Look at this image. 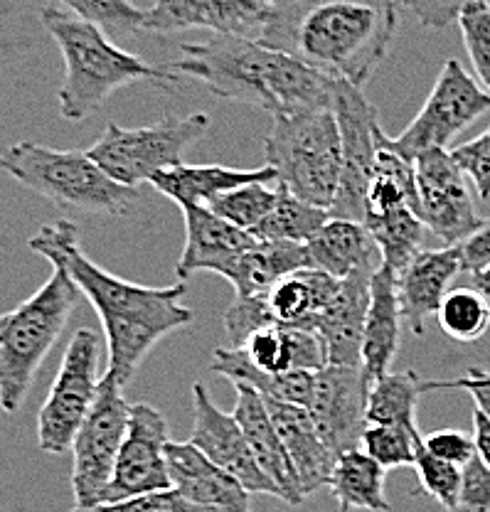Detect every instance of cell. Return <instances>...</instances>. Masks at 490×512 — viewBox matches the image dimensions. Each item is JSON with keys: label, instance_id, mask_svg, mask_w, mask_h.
Returning a JSON list of instances; mask_svg holds the SVG:
<instances>
[{"label": "cell", "instance_id": "cell-5", "mask_svg": "<svg viewBox=\"0 0 490 512\" xmlns=\"http://www.w3.org/2000/svg\"><path fill=\"white\" fill-rule=\"evenodd\" d=\"M82 291L60 264L28 301L5 313L0 330V409L15 414L28 399L37 370L65 333Z\"/></svg>", "mask_w": 490, "mask_h": 512}, {"label": "cell", "instance_id": "cell-49", "mask_svg": "<svg viewBox=\"0 0 490 512\" xmlns=\"http://www.w3.org/2000/svg\"><path fill=\"white\" fill-rule=\"evenodd\" d=\"M473 444H476V456L490 468V419L481 409L473 412Z\"/></svg>", "mask_w": 490, "mask_h": 512}, {"label": "cell", "instance_id": "cell-34", "mask_svg": "<svg viewBox=\"0 0 490 512\" xmlns=\"http://www.w3.org/2000/svg\"><path fill=\"white\" fill-rule=\"evenodd\" d=\"M365 229L380 247L382 264L390 266L397 276L407 269L414 256L422 252L424 234L429 232L419 212L412 207L370 217V220H365Z\"/></svg>", "mask_w": 490, "mask_h": 512}, {"label": "cell", "instance_id": "cell-4", "mask_svg": "<svg viewBox=\"0 0 490 512\" xmlns=\"http://www.w3.org/2000/svg\"><path fill=\"white\" fill-rule=\"evenodd\" d=\"M40 20L65 60V82L57 94L62 119H87L106 104L111 94L131 84L153 82L158 87H170L180 82L178 74L121 50L97 25L74 18L57 5H47Z\"/></svg>", "mask_w": 490, "mask_h": 512}, {"label": "cell", "instance_id": "cell-16", "mask_svg": "<svg viewBox=\"0 0 490 512\" xmlns=\"http://www.w3.org/2000/svg\"><path fill=\"white\" fill-rule=\"evenodd\" d=\"M193 414L195 421L190 444L200 448L215 466H220L232 478H237L249 493L281 498L274 480L266 476L257 458H254L239 421L234 419V414L222 412L212 402L210 392L202 382L193 384Z\"/></svg>", "mask_w": 490, "mask_h": 512}, {"label": "cell", "instance_id": "cell-41", "mask_svg": "<svg viewBox=\"0 0 490 512\" xmlns=\"http://www.w3.org/2000/svg\"><path fill=\"white\" fill-rule=\"evenodd\" d=\"M414 471H417L419 483H422L424 493L431 495L436 503L441 505L446 512L454 510L458 503V495L463 488V468L456 463L441 461L434 453H429L422 448L414 463Z\"/></svg>", "mask_w": 490, "mask_h": 512}, {"label": "cell", "instance_id": "cell-27", "mask_svg": "<svg viewBox=\"0 0 490 512\" xmlns=\"http://www.w3.org/2000/svg\"><path fill=\"white\" fill-rule=\"evenodd\" d=\"M313 269H321L333 279L343 281L360 269H380L382 254L365 224L330 220L306 242Z\"/></svg>", "mask_w": 490, "mask_h": 512}, {"label": "cell", "instance_id": "cell-53", "mask_svg": "<svg viewBox=\"0 0 490 512\" xmlns=\"http://www.w3.org/2000/svg\"><path fill=\"white\" fill-rule=\"evenodd\" d=\"M3 325H5V316H0V330H3Z\"/></svg>", "mask_w": 490, "mask_h": 512}, {"label": "cell", "instance_id": "cell-31", "mask_svg": "<svg viewBox=\"0 0 490 512\" xmlns=\"http://www.w3.org/2000/svg\"><path fill=\"white\" fill-rule=\"evenodd\" d=\"M212 372L227 377L234 384H249L257 389L264 399L271 402L296 404V407H308L313 394V382L316 375L313 372H286V375H269V372L257 370L249 365L242 350L237 348H222L215 350L212 357Z\"/></svg>", "mask_w": 490, "mask_h": 512}, {"label": "cell", "instance_id": "cell-43", "mask_svg": "<svg viewBox=\"0 0 490 512\" xmlns=\"http://www.w3.org/2000/svg\"><path fill=\"white\" fill-rule=\"evenodd\" d=\"M72 512H212L200 505L190 503L188 498L178 493L175 488L161 490V493L138 495V498L121 500V503H106L97 508H74Z\"/></svg>", "mask_w": 490, "mask_h": 512}, {"label": "cell", "instance_id": "cell-8", "mask_svg": "<svg viewBox=\"0 0 490 512\" xmlns=\"http://www.w3.org/2000/svg\"><path fill=\"white\" fill-rule=\"evenodd\" d=\"M207 126L205 114H170L141 128H121L109 121L87 153L109 178L136 190V185L151 183L158 173L183 163L185 151L205 136Z\"/></svg>", "mask_w": 490, "mask_h": 512}, {"label": "cell", "instance_id": "cell-52", "mask_svg": "<svg viewBox=\"0 0 490 512\" xmlns=\"http://www.w3.org/2000/svg\"><path fill=\"white\" fill-rule=\"evenodd\" d=\"M257 3H264V5H269V8H271V5H276L279 0H257Z\"/></svg>", "mask_w": 490, "mask_h": 512}, {"label": "cell", "instance_id": "cell-46", "mask_svg": "<svg viewBox=\"0 0 490 512\" xmlns=\"http://www.w3.org/2000/svg\"><path fill=\"white\" fill-rule=\"evenodd\" d=\"M424 448L429 453H434L441 461L456 463V466H466L473 456H476V444H473V436L463 434L458 429H441L434 431L424 439Z\"/></svg>", "mask_w": 490, "mask_h": 512}, {"label": "cell", "instance_id": "cell-7", "mask_svg": "<svg viewBox=\"0 0 490 512\" xmlns=\"http://www.w3.org/2000/svg\"><path fill=\"white\" fill-rule=\"evenodd\" d=\"M0 168L52 205L87 215H126L136 190L119 185L89 153L55 151L35 141H18L0 153Z\"/></svg>", "mask_w": 490, "mask_h": 512}, {"label": "cell", "instance_id": "cell-10", "mask_svg": "<svg viewBox=\"0 0 490 512\" xmlns=\"http://www.w3.org/2000/svg\"><path fill=\"white\" fill-rule=\"evenodd\" d=\"M488 111L490 92L461 67V62L446 60L422 111L392 138V148L412 163L426 151H449L454 138Z\"/></svg>", "mask_w": 490, "mask_h": 512}, {"label": "cell", "instance_id": "cell-9", "mask_svg": "<svg viewBox=\"0 0 490 512\" xmlns=\"http://www.w3.org/2000/svg\"><path fill=\"white\" fill-rule=\"evenodd\" d=\"M101 338L92 328H82L69 340L60 372L37 414V444L45 453L62 456L72 451L84 419L99 397Z\"/></svg>", "mask_w": 490, "mask_h": 512}, {"label": "cell", "instance_id": "cell-6", "mask_svg": "<svg viewBox=\"0 0 490 512\" xmlns=\"http://www.w3.org/2000/svg\"><path fill=\"white\" fill-rule=\"evenodd\" d=\"M264 153L276 185L330 212L343 173V138L333 109L274 116Z\"/></svg>", "mask_w": 490, "mask_h": 512}, {"label": "cell", "instance_id": "cell-11", "mask_svg": "<svg viewBox=\"0 0 490 512\" xmlns=\"http://www.w3.org/2000/svg\"><path fill=\"white\" fill-rule=\"evenodd\" d=\"M129 419L131 404L126 402L124 387L111 372H104L97 402L72 446V490L77 508H97L104 500L114 478L116 458L129 434Z\"/></svg>", "mask_w": 490, "mask_h": 512}, {"label": "cell", "instance_id": "cell-13", "mask_svg": "<svg viewBox=\"0 0 490 512\" xmlns=\"http://www.w3.org/2000/svg\"><path fill=\"white\" fill-rule=\"evenodd\" d=\"M419 217L444 247L468 242L483 227L476 190L451 151H426L414 160Z\"/></svg>", "mask_w": 490, "mask_h": 512}, {"label": "cell", "instance_id": "cell-3", "mask_svg": "<svg viewBox=\"0 0 490 512\" xmlns=\"http://www.w3.org/2000/svg\"><path fill=\"white\" fill-rule=\"evenodd\" d=\"M165 69L197 79L220 99L259 106L274 116L333 109L338 87V79L239 35H212L183 45L180 60Z\"/></svg>", "mask_w": 490, "mask_h": 512}, {"label": "cell", "instance_id": "cell-21", "mask_svg": "<svg viewBox=\"0 0 490 512\" xmlns=\"http://www.w3.org/2000/svg\"><path fill=\"white\" fill-rule=\"evenodd\" d=\"M375 271L360 269L340 281L335 298L316 320V333L326 343L330 365H362V338H365Z\"/></svg>", "mask_w": 490, "mask_h": 512}, {"label": "cell", "instance_id": "cell-30", "mask_svg": "<svg viewBox=\"0 0 490 512\" xmlns=\"http://www.w3.org/2000/svg\"><path fill=\"white\" fill-rule=\"evenodd\" d=\"M385 478L387 471L375 458L367 456L362 448H353L338 456L328 488L333 490L340 512H392L385 495Z\"/></svg>", "mask_w": 490, "mask_h": 512}, {"label": "cell", "instance_id": "cell-26", "mask_svg": "<svg viewBox=\"0 0 490 512\" xmlns=\"http://www.w3.org/2000/svg\"><path fill=\"white\" fill-rule=\"evenodd\" d=\"M402 306H399L397 274L382 264L372 276V298L367 311L365 338H362V370L370 384L390 375V367L399 352V325H402Z\"/></svg>", "mask_w": 490, "mask_h": 512}, {"label": "cell", "instance_id": "cell-29", "mask_svg": "<svg viewBox=\"0 0 490 512\" xmlns=\"http://www.w3.org/2000/svg\"><path fill=\"white\" fill-rule=\"evenodd\" d=\"M301 269H313L306 244L298 242H259L234 261L222 279L234 286L239 298L262 296L276 281Z\"/></svg>", "mask_w": 490, "mask_h": 512}, {"label": "cell", "instance_id": "cell-42", "mask_svg": "<svg viewBox=\"0 0 490 512\" xmlns=\"http://www.w3.org/2000/svg\"><path fill=\"white\" fill-rule=\"evenodd\" d=\"M451 156L471 180L476 195L481 200H490V128L473 141L451 148Z\"/></svg>", "mask_w": 490, "mask_h": 512}, {"label": "cell", "instance_id": "cell-2", "mask_svg": "<svg viewBox=\"0 0 490 512\" xmlns=\"http://www.w3.org/2000/svg\"><path fill=\"white\" fill-rule=\"evenodd\" d=\"M399 0H279L262 37L330 79L365 87L399 28Z\"/></svg>", "mask_w": 490, "mask_h": 512}, {"label": "cell", "instance_id": "cell-50", "mask_svg": "<svg viewBox=\"0 0 490 512\" xmlns=\"http://www.w3.org/2000/svg\"><path fill=\"white\" fill-rule=\"evenodd\" d=\"M458 380H463L468 384H483V387H490V372L476 370V367H471V370H468L463 377H458Z\"/></svg>", "mask_w": 490, "mask_h": 512}, {"label": "cell", "instance_id": "cell-25", "mask_svg": "<svg viewBox=\"0 0 490 512\" xmlns=\"http://www.w3.org/2000/svg\"><path fill=\"white\" fill-rule=\"evenodd\" d=\"M249 183H276L274 168L244 170V168H227V165H175V168L163 170L151 185L165 197L175 202L178 207H210L212 202L229 190H237Z\"/></svg>", "mask_w": 490, "mask_h": 512}, {"label": "cell", "instance_id": "cell-23", "mask_svg": "<svg viewBox=\"0 0 490 512\" xmlns=\"http://www.w3.org/2000/svg\"><path fill=\"white\" fill-rule=\"evenodd\" d=\"M237 387V402H234V419L242 426L247 444L252 448L254 458L262 466V471L276 483L281 500L289 505H301L303 495L298 490V480L291 466V458L286 453L284 441L271 421L266 402L257 389L249 384H234Z\"/></svg>", "mask_w": 490, "mask_h": 512}, {"label": "cell", "instance_id": "cell-38", "mask_svg": "<svg viewBox=\"0 0 490 512\" xmlns=\"http://www.w3.org/2000/svg\"><path fill=\"white\" fill-rule=\"evenodd\" d=\"M50 3L111 35H131L143 30L146 23V10L136 8L131 0H50Z\"/></svg>", "mask_w": 490, "mask_h": 512}, {"label": "cell", "instance_id": "cell-44", "mask_svg": "<svg viewBox=\"0 0 490 512\" xmlns=\"http://www.w3.org/2000/svg\"><path fill=\"white\" fill-rule=\"evenodd\" d=\"M449 512H490V468L478 456L463 466V488Z\"/></svg>", "mask_w": 490, "mask_h": 512}, {"label": "cell", "instance_id": "cell-39", "mask_svg": "<svg viewBox=\"0 0 490 512\" xmlns=\"http://www.w3.org/2000/svg\"><path fill=\"white\" fill-rule=\"evenodd\" d=\"M360 448L385 471H390V468L414 466L419 451L424 448V439L422 434H412L402 426H367Z\"/></svg>", "mask_w": 490, "mask_h": 512}, {"label": "cell", "instance_id": "cell-37", "mask_svg": "<svg viewBox=\"0 0 490 512\" xmlns=\"http://www.w3.org/2000/svg\"><path fill=\"white\" fill-rule=\"evenodd\" d=\"M276 200H279V185L269 188V183H249L217 197L210 210L234 227L252 234L271 215Z\"/></svg>", "mask_w": 490, "mask_h": 512}, {"label": "cell", "instance_id": "cell-24", "mask_svg": "<svg viewBox=\"0 0 490 512\" xmlns=\"http://www.w3.org/2000/svg\"><path fill=\"white\" fill-rule=\"evenodd\" d=\"M249 365L269 375H286V372H321L328 367V350L321 335L308 328H291V325H271L244 340L242 348Z\"/></svg>", "mask_w": 490, "mask_h": 512}, {"label": "cell", "instance_id": "cell-45", "mask_svg": "<svg viewBox=\"0 0 490 512\" xmlns=\"http://www.w3.org/2000/svg\"><path fill=\"white\" fill-rule=\"evenodd\" d=\"M399 3L407 5L426 28L444 30L456 23L463 8H468L471 3L490 5V0H399Z\"/></svg>", "mask_w": 490, "mask_h": 512}, {"label": "cell", "instance_id": "cell-14", "mask_svg": "<svg viewBox=\"0 0 490 512\" xmlns=\"http://www.w3.org/2000/svg\"><path fill=\"white\" fill-rule=\"evenodd\" d=\"M165 446H168L165 416L151 404H131L129 434L116 458L114 478L106 488L101 505L173 488L168 461H165Z\"/></svg>", "mask_w": 490, "mask_h": 512}, {"label": "cell", "instance_id": "cell-32", "mask_svg": "<svg viewBox=\"0 0 490 512\" xmlns=\"http://www.w3.org/2000/svg\"><path fill=\"white\" fill-rule=\"evenodd\" d=\"M402 207H412V210L419 212L417 175H414L412 160L399 156L392 148V138L385 133L380 143V151H377L370 190H367L365 220L402 210Z\"/></svg>", "mask_w": 490, "mask_h": 512}, {"label": "cell", "instance_id": "cell-36", "mask_svg": "<svg viewBox=\"0 0 490 512\" xmlns=\"http://www.w3.org/2000/svg\"><path fill=\"white\" fill-rule=\"evenodd\" d=\"M436 320L456 343H476L490 328V298L476 286L451 288L436 313Z\"/></svg>", "mask_w": 490, "mask_h": 512}, {"label": "cell", "instance_id": "cell-28", "mask_svg": "<svg viewBox=\"0 0 490 512\" xmlns=\"http://www.w3.org/2000/svg\"><path fill=\"white\" fill-rule=\"evenodd\" d=\"M340 281L321 269H301L276 281L264 293L274 325L316 330V320L338 293Z\"/></svg>", "mask_w": 490, "mask_h": 512}, {"label": "cell", "instance_id": "cell-35", "mask_svg": "<svg viewBox=\"0 0 490 512\" xmlns=\"http://www.w3.org/2000/svg\"><path fill=\"white\" fill-rule=\"evenodd\" d=\"M330 220V212L311 202L298 200L289 190L279 185V200L266 220L254 229L259 242H298L306 244L318 229Z\"/></svg>", "mask_w": 490, "mask_h": 512}, {"label": "cell", "instance_id": "cell-15", "mask_svg": "<svg viewBox=\"0 0 490 512\" xmlns=\"http://www.w3.org/2000/svg\"><path fill=\"white\" fill-rule=\"evenodd\" d=\"M370 380L362 365H328L316 372L308 414L335 458L360 448L367 424Z\"/></svg>", "mask_w": 490, "mask_h": 512}, {"label": "cell", "instance_id": "cell-1", "mask_svg": "<svg viewBox=\"0 0 490 512\" xmlns=\"http://www.w3.org/2000/svg\"><path fill=\"white\" fill-rule=\"evenodd\" d=\"M30 249L60 264L97 308L106 335V372L126 387L146 355L173 330L193 323V311L183 306L185 284L141 286L109 274L94 264L79 247V227L60 220L42 227L30 239Z\"/></svg>", "mask_w": 490, "mask_h": 512}, {"label": "cell", "instance_id": "cell-47", "mask_svg": "<svg viewBox=\"0 0 490 512\" xmlns=\"http://www.w3.org/2000/svg\"><path fill=\"white\" fill-rule=\"evenodd\" d=\"M463 254V271L468 274H481L490 266V222L483 224L468 242L461 244Z\"/></svg>", "mask_w": 490, "mask_h": 512}, {"label": "cell", "instance_id": "cell-33", "mask_svg": "<svg viewBox=\"0 0 490 512\" xmlns=\"http://www.w3.org/2000/svg\"><path fill=\"white\" fill-rule=\"evenodd\" d=\"M422 392V377L414 370L390 372L372 382L367 397V424L370 426H402L419 434L417 404Z\"/></svg>", "mask_w": 490, "mask_h": 512}, {"label": "cell", "instance_id": "cell-20", "mask_svg": "<svg viewBox=\"0 0 490 512\" xmlns=\"http://www.w3.org/2000/svg\"><path fill=\"white\" fill-rule=\"evenodd\" d=\"M461 271L463 254L458 244V247L422 249L397 276L399 306L414 335H424L426 320L439 313L446 293L451 291V281Z\"/></svg>", "mask_w": 490, "mask_h": 512}, {"label": "cell", "instance_id": "cell-18", "mask_svg": "<svg viewBox=\"0 0 490 512\" xmlns=\"http://www.w3.org/2000/svg\"><path fill=\"white\" fill-rule=\"evenodd\" d=\"M173 488L190 503L212 512H252L249 490L210 461L195 444L168 441L165 446Z\"/></svg>", "mask_w": 490, "mask_h": 512}, {"label": "cell", "instance_id": "cell-40", "mask_svg": "<svg viewBox=\"0 0 490 512\" xmlns=\"http://www.w3.org/2000/svg\"><path fill=\"white\" fill-rule=\"evenodd\" d=\"M456 23L461 28L463 47L473 64L476 79L490 92V5L471 3L461 10Z\"/></svg>", "mask_w": 490, "mask_h": 512}, {"label": "cell", "instance_id": "cell-17", "mask_svg": "<svg viewBox=\"0 0 490 512\" xmlns=\"http://www.w3.org/2000/svg\"><path fill=\"white\" fill-rule=\"evenodd\" d=\"M271 8L257 0H156L146 10L143 30L170 32L205 28L215 35H239L259 40Z\"/></svg>", "mask_w": 490, "mask_h": 512}, {"label": "cell", "instance_id": "cell-12", "mask_svg": "<svg viewBox=\"0 0 490 512\" xmlns=\"http://www.w3.org/2000/svg\"><path fill=\"white\" fill-rule=\"evenodd\" d=\"M333 111L343 138V173H340L338 197L330 207V217L362 224L367 190L385 131L377 121V109L365 99L362 89L340 79L335 87Z\"/></svg>", "mask_w": 490, "mask_h": 512}, {"label": "cell", "instance_id": "cell-22", "mask_svg": "<svg viewBox=\"0 0 490 512\" xmlns=\"http://www.w3.org/2000/svg\"><path fill=\"white\" fill-rule=\"evenodd\" d=\"M264 402L276 431H279L281 441H284L286 453L291 458V466H294L298 480V490H301L303 500H306L318 488L330 485L338 458L326 446L316 421H313V416L308 414L306 407L271 402V399H264Z\"/></svg>", "mask_w": 490, "mask_h": 512}, {"label": "cell", "instance_id": "cell-51", "mask_svg": "<svg viewBox=\"0 0 490 512\" xmlns=\"http://www.w3.org/2000/svg\"><path fill=\"white\" fill-rule=\"evenodd\" d=\"M473 286H476L478 291L486 293V296L490 298V266H488V269H483L481 274L473 276Z\"/></svg>", "mask_w": 490, "mask_h": 512}, {"label": "cell", "instance_id": "cell-48", "mask_svg": "<svg viewBox=\"0 0 490 512\" xmlns=\"http://www.w3.org/2000/svg\"><path fill=\"white\" fill-rule=\"evenodd\" d=\"M431 389H466L473 397L476 407L490 419V387L483 384H468L463 380H446V382H422V392H431Z\"/></svg>", "mask_w": 490, "mask_h": 512}, {"label": "cell", "instance_id": "cell-19", "mask_svg": "<svg viewBox=\"0 0 490 512\" xmlns=\"http://www.w3.org/2000/svg\"><path fill=\"white\" fill-rule=\"evenodd\" d=\"M180 210L185 220V249L175 266V274L180 279H188L197 271L225 276V271L239 256L259 244L254 234L217 217L210 207L188 205Z\"/></svg>", "mask_w": 490, "mask_h": 512}]
</instances>
